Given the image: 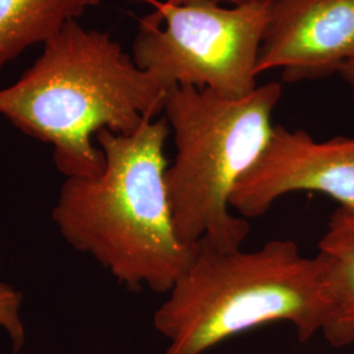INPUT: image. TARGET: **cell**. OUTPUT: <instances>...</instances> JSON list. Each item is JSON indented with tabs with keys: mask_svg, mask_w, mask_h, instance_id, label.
Listing matches in <instances>:
<instances>
[{
	"mask_svg": "<svg viewBox=\"0 0 354 354\" xmlns=\"http://www.w3.org/2000/svg\"><path fill=\"white\" fill-rule=\"evenodd\" d=\"M168 91L109 33L74 20L44 44L42 54L19 80L0 88V115L51 145L64 176H96L105 160L93 137L104 129L134 133L165 111Z\"/></svg>",
	"mask_w": 354,
	"mask_h": 354,
	"instance_id": "obj_1",
	"label": "cell"
},
{
	"mask_svg": "<svg viewBox=\"0 0 354 354\" xmlns=\"http://www.w3.org/2000/svg\"><path fill=\"white\" fill-rule=\"evenodd\" d=\"M165 118L131 134L104 129L96 140L104 168L66 177L53 221L76 251L91 254L130 289L168 292L197 252L177 235L165 184Z\"/></svg>",
	"mask_w": 354,
	"mask_h": 354,
	"instance_id": "obj_2",
	"label": "cell"
},
{
	"mask_svg": "<svg viewBox=\"0 0 354 354\" xmlns=\"http://www.w3.org/2000/svg\"><path fill=\"white\" fill-rule=\"evenodd\" d=\"M153 315L168 340L165 354H203L228 339L274 322L301 342L322 332L328 314L324 270L295 241H270L256 251H222L203 241Z\"/></svg>",
	"mask_w": 354,
	"mask_h": 354,
	"instance_id": "obj_3",
	"label": "cell"
},
{
	"mask_svg": "<svg viewBox=\"0 0 354 354\" xmlns=\"http://www.w3.org/2000/svg\"><path fill=\"white\" fill-rule=\"evenodd\" d=\"M281 96L277 82L257 86L243 97L192 86L169 88L163 112L174 130L176 155L165 184L183 243L241 248L250 226L232 214L231 197L266 150Z\"/></svg>",
	"mask_w": 354,
	"mask_h": 354,
	"instance_id": "obj_4",
	"label": "cell"
},
{
	"mask_svg": "<svg viewBox=\"0 0 354 354\" xmlns=\"http://www.w3.org/2000/svg\"><path fill=\"white\" fill-rule=\"evenodd\" d=\"M272 0L232 8L210 0L158 3L140 20L131 58L174 86L243 97L257 87L256 66Z\"/></svg>",
	"mask_w": 354,
	"mask_h": 354,
	"instance_id": "obj_5",
	"label": "cell"
},
{
	"mask_svg": "<svg viewBox=\"0 0 354 354\" xmlns=\"http://www.w3.org/2000/svg\"><path fill=\"white\" fill-rule=\"evenodd\" d=\"M292 192L322 193L354 209V136L319 142L304 130L274 125L266 150L234 190L231 209L256 218Z\"/></svg>",
	"mask_w": 354,
	"mask_h": 354,
	"instance_id": "obj_6",
	"label": "cell"
},
{
	"mask_svg": "<svg viewBox=\"0 0 354 354\" xmlns=\"http://www.w3.org/2000/svg\"><path fill=\"white\" fill-rule=\"evenodd\" d=\"M354 58V0H272L256 66L297 83L339 74Z\"/></svg>",
	"mask_w": 354,
	"mask_h": 354,
	"instance_id": "obj_7",
	"label": "cell"
},
{
	"mask_svg": "<svg viewBox=\"0 0 354 354\" xmlns=\"http://www.w3.org/2000/svg\"><path fill=\"white\" fill-rule=\"evenodd\" d=\"M328 297L323 327L326 340L337 348L354 344V209L339 206L317 244Z\"/></svg>",
	"mask_w": 354,
	"mask_h": 354,
	"instance_id": "obj_8",
	"label": "cell"
},
{
	"mask_svg": "<svg viewBox=\"0 0 354 354\" xmlns=\"http://www.w3.org/2000/svg\"><path fill=\"white\" fill-rule=\"evenodd\" d=\"M102 0H0V70Z\"/></svg>",
	"mask_w": 354,
	"mask_h": 354,
	"instance_id": "obj_9",
	"label": "cell"
},
{
	"mask_svg": "<svg viewBox=\"0 0 354 354\" xmlns=\"http://www.w3.org/2000/svg\"><path fill=\"white\" fill-rule=\"evenodd\" d=\"M23 297L12 286L0 282V327L8 333L11 339H17L24 333L21 322Z\"/></svg>",
	"mask_w": 354,
	"mask_h": 354,
	"instance_id": "obj_10",
	"label": "cell"
},
{
	"mask_svg": "<svg viewBox=\"0 0 354 354\" xmlns=\"http://www.w3.org/2000/svg\"><path fill=\"white\" fill-rule=\"evenodd\" d=\"M339 75L342 76V79L345 80V83L349 86L354 100V58L348 64L342 66V70L339 71Z\"/></svg>",
	"mask_w": 354,
	"mask_h": 354,
	"instance_id": "obj_11",
	"label": "cell"
},
{
	"mask_svg": "<svg viewBox=\"0 0 354 354\" xmlns=\"http://www.w3.org/2000/svg\"><path fill=\"white\" fill-rule=\"evenodd\" d=\"M171 4H181V3H187V1H196V0H165ZM210 1H215V3H231L234 6H243V4H248V3H253V1H260V0H210Z\"/></svg>",
	"mask_w": 354,
	"mask_h": 354,
	"instance_id": "obj_12",
	"label": "cell"
},
{
	"mask_svg": "<svg viewBox=\"0 0 354 354\" xmlns=\"http://www.w3.org/2000/svg\"><path fill=\"white\" fill-rule=\"evenodd\" d=\"M0 266H1V261H0Z\"/></svg>",
	"mask_w": 354,
	"mask_h": 354,
	"instance_id": "obj_13",
	"label": "cell"
}]
</instances>
